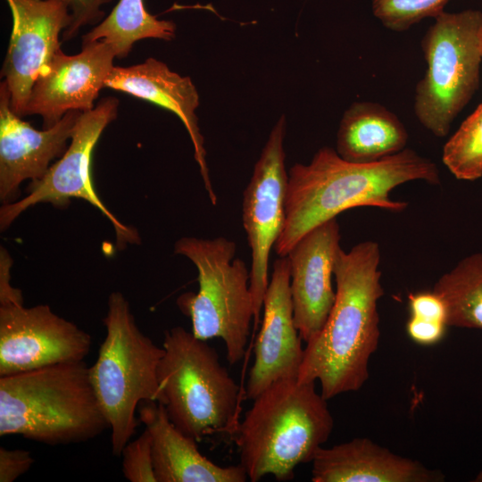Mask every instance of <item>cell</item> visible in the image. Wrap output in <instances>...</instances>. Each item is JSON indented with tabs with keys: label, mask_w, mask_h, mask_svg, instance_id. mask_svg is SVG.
<instances>
[{
	"label": "cell",
	"mask_w": 482,
	"mask_h": 482,
	"mask_svg": "<svg viewBox=\"0 0 482 482\" xmlns=\"http://www.w3.org/2000/svg\"><path fill=\"white\" fill-rule=\"evenodd\" d=\"M412 180L440 184L437 165L412 149L367 163L343 159L329 147L320 148L307 164L288 170L286 221L274 245L287 256L309 230L351 208L370 206L400 212L408 203L394 200L390 192Z\"/></svg>",
	"instance_id": "obj_1"
},
{
	"label": "cell",
	"mask_w": 482,
	"mask_h": 482,
	"mask_svg": "<svg viewBox=\"0 0 482 482\" xmlns=\"http://www.w3.org/2000/svg\"><path fill=\"white\" fill-rule=\"evenodd\" d=\"M379 262L380 248L372 240L337 252L335 303L322 329L306 343L297 376L302 383L320 381L327 400L358 391L369 378L380 337L378 302L385 294Z\"/></svg>",
	"instance_id": "obj_2"
},
{
	"label": "cell",
	"mask_w": 482,
	"mask_h": 482,
	"mask_svg": "<svg viewBox=\"0 0 482 482\" xmlns=\"http://www.w3.org/2000/svg\"><path fill=\"white\" fill-rule=\"evenodd\" d=\"M253 401L233 434L240 464L252 482L267 475L291 480L295 469L312 462L333 430L328 400L317 392L315 382L287 378Z\"/></svg>",
	"instance_id": "obj_3"
},
{
	"label": "cell",
	"mask_w": 482,
	"mask_h": 482,
	"mask_svg": "<svg viewBox=\"0 0 482 482\" xmlns=\"http://www.w3.org/2000/svg\"><path fill=\"white\" fill-rule=\"evenodd\" d=\"M109 428L85 361L0 376V436L49 445L84 443Z\"/></svg>",
	"instance_id": "obj_4"
},
{
	"label": "cell",
	"mask_w": 482,
	"mask_h": 482,
	"mask_svg": "<svg viewBox=\"0 0 482 482\" xmlns=\"http://www.w3.org/2000/svg\"><path fill=\"white\" fill-rule=\"evenodd\" d=\"M103 322L106 336L89 375L111 430L112 453L120 457L139 424V404L162 400L158 368L164 349L139 329L120 292L110 295Z\"/></svg>",
	"instance_id": "obj_5"
},
{
	"label": "cell",
	"mask_w": 482,
	"mask_h": 482,
	"mask_svg": "<svg viewBox=\"0 0 482 482\" xmlns=\"http://www.w3.org/2000/svg\"><path fill=\"white\" fill-rule=\"evenodd\" d=\"M162 348L160 403L171 422L197 443L216 432L234 434L239 386L216 350L182 327L165 332Z\"/></svg>",
	"instance_id": "obj_6"
},
{
	"label": "cell",
	"mask_w": 482,
	"mask_h": 482,
	"mask_svg": "<svg viewBox=\"0 0 482 482\" xmlns=\"http://www.w3.org/2000/svg\"><path fill=\"white\" fill-rule=\"evenodd\" d=\"M230 239L184 237L175 242L174 253L189 259L197 270V293L182 294L180 311L191 320L192 333L208 340L220 337L230 365L241 361L254 316L250 270L236 258Z\"/></svg>",
	"instance_id": "obj_7"
},
{
	"label": "cell",
	"mask_w": 482,
	"mask_h": 482,
	"mask_svg": "<svg viewBox=\"0 0 482 482\" xmlns=\"http://www.w3.org/2000/svg\"><path fill=\"white\" fill-rule=\"evenodd\" d=\"M482 12H444L421 40L427 63L418 82L414 113L433 135L445 137L453 121L474 95L479 79Z\"/></svg>",
	"instance_id": "obj_8"
},
{
	"label": "cell",
	"mask_w": 482,
	"mask_h": 482,
	"mask_svg": "<svg viewBox=\"0 0 482 482\" xmlns=\"http://www.w3.org/2000/svg\"><path fill=\"white\" fill-rule=\"evenodd\" d=\"M119 101L114 97L102 99L93 110L81 112L64 154L52 164L45 176L31 181L28 195L0 208V229L5 230L24 211L39 203L55 207L69 205L71 198L87 201L112 223L117 246L139 244L137 230L120 222L97 195L91 177L92 153L104 129L116 119Z\"/></svg>",
	"instance_id": "obj_9"
},
{
	"label": "cell",
	"mask_w": 482,
	"mask_h": 482,
	"mask_svg": "<svg viewBox=\"0 0 482 482\" xmlns=\"http://www.w3.org/2000/svg\"><path fill=\"white\" fill-rule=\"evenodd\" d=\"M286 129L287 121L283 115L272 128L243 193L242 221L252 254L250 290L255 326L260 321L270 281V251L286 221L288 184L284 149Z\"/></svg>",
	"instance_id": "obj_10"
},
{
	"label": "cell",
	"mask_w": 482,
	"mask_h": 482,
	"mask_svg": "<svg viewBox=\"0 0 482 482\" xmlns=\"http://www.w3.org/2000/svg\"><path fill=\"white\" fill-rule=\"evenodd\" d=\"M91 345L87 332L47 304L0 303V376L84 361Z\"/></svg>",
	"instance_id": "obj_11"
},
{
	"label": "cell",
	"mask_w": 482,
	"mask_h": 482,
	"mask_svg": "<svg viewBox=\"0 0 482 482\" xmlns=\"http://www.w3.org/2000/svg\"><path fill=\"white\" fill-rule=\"evenodd\" d=\"M12 28L1 77L7 84L12 110L20 117L38 75L61 49L60 34L71 23L61 0H5Z\"/></svg>",
	"instance_id": "obj_12"
},
{
	"label": "cell",
	"mask_w": 482,
	"mask_h": 482,
	"mask_svg": "<svg viewBox=\"0 0 482 482\" xmlns=\"http://www.w3.org/2000/svg\"><path fill=\"white\" fill-rule=\"evenodd\" d=\"M115 57L112 48L101 40L82 43L81 52L74 55L60 49L37 78L24 116L40 115L43 129H48L71 111L93 110Z\"/></svg>",
	"instance_id": "obj_13"
},
{
	"label": "cell",
	"mask_w": 482,
	"mask_h": 482,
	"mask_svg": "<svg viewBox=\"0 0 482 482\" xmlns=\"http://www.w3.org/2000/svg\"><path fill=\"white\" fill-rule=\"evenodd\" d=\"M82 112L71 111L56 124L34 129L11 108L6 82L0 84V201L18 200L19 187L26 179H42L50 163L66 152Z\"/></svg>",
	"instance_id": "obj_14"
},
{
	"label": "cell",
	"mask_w": 482,
	"mask_h": 482,
	"mask_svg": "<svg viewBox=\"0 0 482 482\" xmlns=\"http://www.w3.org/2000/svg\"><path fill=\"white\" fill-rule=\"evenodd\" d=\"M340 239L333 218L306 232L287 254L294 320L305 343L322 329L335 303L332 277Z\"/></svg>",
	"instance_id": "obj_15"
},
{
	"label": "cell",
	"mask_w": 482,
	"mask_h": 482,
	"mask_svg": "<svg viewBox=\"0 0 482 482\" xmlns=\"http://www.w3.org/2000/svg\"><path fill=\"white\" fill-rule=\"evenodd\" d=\"M262 308V327L245 388L250 400L278 379L297 378L303 360V339L294 320L287 256L278 257L273 262Z\"/></svg>",
	"instance_id": "obj_16"
},
{
	"label": "cell",
	"mask_w": 482,
	"mask_h": 482,
	"mask_svg": "<svg viewBox=\"0 0 482 482\" xmlns=\"http://www.w3.org/2000/svg\"><path fill=\"white\" fill-rule=\"evenodd\" d=\"M104 87L150 102L179 118L190 137L204 188L212 204L216 205L218 198L209 175L204 140L195 115L199 96L191 79L171 71L161 61L148 58L129 67L114 66L105 79Z\"/></svg>",
	"instance_id": "obj_17"
},
{
	"label": "cell",
	"mask_w": 482,
	"mask_h": 482,
	"mask_svg": "<svg viewBox=\"0 0 482 482\" xmlns=\"http://www.w3.org/2000/svg\"><path fill=\"white\" fill-rule=\"evenodd\" d=\"M313 482H440L445 475L394 453L366 437L320 447L312 461Z\"/></svg>",
	"instance_id": "obj_18"
},
{
	"label": "cell",
	"mask_w": 482,
	"mask_h": 482,
	"mask_svg": "<svg viewBox=\"0 0 482 482\" xmlns=\"http://www.w3.org/2000/svg\"><path fill=\"white\" fill-rule=\"evenodd\" d=\"M139 420L152 437L156 482H245L241 464L222 467L198 450L196 441L180 431L170 420L160 402H142Z\"/></svg>",
	"instance_id": "obj_19"
},
{
	"label": "cell",
	"mask_w": 482,
	"mask_h": 482,
	"mask_svg": "<svg viewBox=\"0 0 482 482\" xmlns=\"http://www.w3.org/2000/svg\"><path fill=\"white\" fill-rule=\"evenodd\" d=\"M408 132L386 107L356 102L344 112L337 135V154L353 162H373L405 149Z\"/></svg>",
	"instance_id": "obj_20"
},
{
	"label": "cell",
	"mask_w": 482,
	"mask_h": 482,
	"mask_svg": "<svg viewBox=\"0 0 482 482\" xmlns=\"http://www.w3.org/2000/svg\"><path fill=\"white\" fill-rule=\"evenodd\" d=\"M175 32V23L150 14L144 0H119L110 14L83 36L82 43L104 41L112 48L116 57L124 58L137 41L171 40Z\"/></svg>",
	"instance_id": "obj_21"
},
{
	"label": "cell",
	"mask_w": 482,
	"mask_h": 482,
	"mask_svg": "<svg viewBox=\"0 0 482 482\" xmlns=\"http://www.w3.org/2000/svg\"><path fill=\"white\" fill-rule=\"evenodd\" d=\"M448 327L482 329V253L461 259L435 283Z\"/></svg>",
	"instance_id": "obj_22"
},
{
	"label": "cell",
	"mask_w": 482,
	"mask_h": 482,
	"mask_svg": "<svg viewBox=\"0 0 482 482\" xmlns=\"http://www.w3.org/2000/svg\"><path fill=\"white\" fill-rule=\"evenodd\" d=\"M442 160L458 179L471 181L482 177V104L445 143Z\"/></svg>",
	"instance_id": "obj_23"
},
{
	"label": "cell",
	"mask_w": 482,
	"mask_h": 482,
	"mask_svg": "<svg viewBox=\"0 0 482 482\" xmlns=\"http://www.w3.org/2000/svg\"><path fill=\"white\" fill-rule=\"evenodd\" d=\"M448 0H371L374 16L386 29L402 32L426 18H436Z\"/></svg>",
	"instance_id": "obj_24"
},
{
	"label": "cell",
	"mask_w": 482,
	"mask_h": 482,
	"mask_svg": "<svg viewBox=\"0 0 482 482\" xmlns=\"http://www.w3.org/2000/svg\"><path fill=\"white\" fill-rule=\"evenodd\" d=\"M122 473L130 482H156L152 454V437L145 428L136 439L123 448Z\"/></svg>",
	"instance_id": "obj_25"
},
{
	"label": "cell",
	"mask_w": 482,
	"mask_h": 482,
	"mask_svg": "<svg viewBox=\"0 0 482 482\" xmlns=\"http://www.w3.org/2000/svg\"><path fill=\"white\" fill-rule=\"evenodd\" d=\"M70 10L71 23L62 32V38L69 40L87 25H93L104 20L102 6L112 0H61Z\"/></svg>",
	"instance_id": "obj_26"
},
{
	"label": "cell",
	"mask_w": 482,
	"mask_h": 482,
	"mask_svg": "<svg viewBox=\"0 0 482 482\" xmlns=\"http://www.w3.org/2000/svg\"><path fill=\"white\" fill-rule=\"evenodd\" d=\"M408 298L411 318L447 326L445 303L433 290L411 293Z\"/></svg>",
	"instance_id": "obj_27"
},
{
	"label": "cell",
	"mask_w": 482,
	"mask_h": 482,
	"mask_svg": "<svg viewBox=\"0 0 482 482\" xmlns=\"http://www.w3.org/2000/svg\"><path fill=\"white\" fill-rule=\"evenodd\" d=\"M34 458L24 449L0 447V482H13L29 471Z\"/></svg>",
	"instance_id": "obj_28"
},
{
	"label": "cell",
	"mask_w": 482,
	"mask_h": 482,
	"mask_svg": "<svg viewBox=\"0 0 482 482\" xmlns=\"http://www.w3.org/2000/svg\"><path fill=\"white\" fill-rule=\"evenodd\" d=\"M445 324L421 321L409 318L406 331L410 338L421 345H431L438 343L445 336Z\"/></svg>",
	"instance_id": "obj_29"
},
{
	"label": "cell",
	"mask_w": 482,
	"mask_h": 482,
	"mask_svg": "<svg viewBox=\"0 0 482 482\" xmlns=\"http://www.w3.org/2000/svg\"><path fill=\"white\" fill-rule=\"evenodd\" d=\"M12 258L7 251L1 247L0 251V303L9 302H23L21 291L11 284Z\"/></svg>",
	"instance_id": "obj_30"
},
{
	"label": "cell",
	"mask_w": 482,
	"mask_h": 482,
	"mask_svg": "<svg viewBox=\"0 0 482 482\" xmlns=\"http://www.w3.org/2000/svg\"><path fill=\"white\" fill-rule=\"evenodd\" d=\"M473 481L482 482V471H480Z\"/></svg>",
	"instance_id": "obj_31"
},
{
	"label": "cell",
	"mask_w": 482,
	"mask_h": 482,
	"mask_svg": "<svg viewBox=\"0 0 482 482\" xmlns=\"http://www.w3.org/2000/svg\"><path fill=\"white\" fill-rule=\"evenodd\" d=\"M481 56H482V46H481Z\"/></svg>",
	"instance_id": "obj_32"
}]
</instances>
